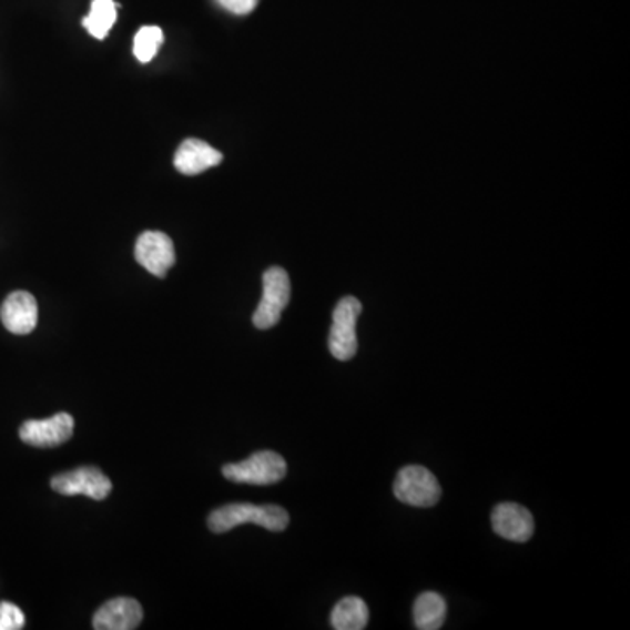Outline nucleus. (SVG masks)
Listing matches in <instances>:
<instances>
[{
    "instance_id": "obj_6",
    "label": "nucleus",
    "mask_w": 630,
    "mask_h": 630,
    "mask_svg": "<svg viewBox=\"0 0 630 630\" xmlns=\"http://www.w3.org/2000/svg\"><path fill=\"white\" fill-rule=\"evenodd\" d=\"M51 487H53L54 492L62 494V496L83 494V496L95 499V501L108 498L112 490L111 480L93 466L60 472L51 480Z\"/></svg>"
},
{
    "instance_id": "obj_4",
    "label": "nucleus",
    "mask_w": 630,
    "mask_h": 630,
    "mask_svg": "<svg viewBox=\"0 0 630 630\" xmlns=\"http://www.w3.org/2000/svg\"><path fill=\"white\" fill-rule=\"evenodd\" d=\"M363 305L354 296H345L333 312L332 332H329V353L338 362H348L357 353L356 323L362 315Z\"/></svg>"
},
{
    "instance_id": "obj_15",
    "label": "nucleus",
    "mask_w": 630,
    "mask_h": 630,
    "mask_svg": "<svg viewBox=\"0 0 630 630\" xmlns=\"http://www.w3.org/2000/svg\"><path fill=\"white\" fill-rule=\"evenodd\" d=\"M118 20V6L114 0H93L90 14L83 20L84 29L95 39L108 38Z\"/></svg>"
},
{
    "instance_id": "obj_3",
    "label": "nucleus",
    "mask_w": 630,
    "mask_h": 630,
    "mask_svg": "<svg viewBox=\"0 0 630 630\" xmlns=\"http://www.w3.org/2000/svg\"><path fill=\"white\" fill-rule=\"evenodd\" d=\"M291 298V281L286 270L272 266L263 275V298L253 315L257 329L274 328Z\"/></svg>"
},
{
    "instance_id": "obj_16",
    "label": "nucleus",
    "mask_w": 630,
    "mask_h": 630,
    "mask_svg": "<svg viewBox=\"0 0 630 630\" xmlns=\"http://www.w3.org/2000/svg\"><path fill=\"white\" fill-rule=\"evenodd\" d=\"M162 42L163 32L160 27H142L133 39V54L138 57L139 62L150 63L156 57Z\"/></svg>"
},
{
    "instance_id": "obj_14",
    "label": "nucleus",
    "mask_w": 630,
    "mask_h": 630,
    "mask_svg": "<svg viewBox=\"0 0 630 630\" xmlns=\"http://www.w3.org/2000/svg\"><path fill=\"white\" fill-rule=\"evenodd\" d=\"M369 611L362 598H344L332 613V627L336 630H362L368 626Z\"/></svg>"
},
{
    "instance_id": "obj_10",
    "label": "nucleus",
    "mask_w": 630,
    "mask_h": 630,
    "mask_svg": "<svg viewBox=\"0 0 630 630\" xmlns=\"http://www.w3.org/2000/svg\"><path fill=\"white\" fill-rule=\"evenodd\" d=\"M0 319L8 332L29 335L38 326V302L27 291H14L2 303Z\"/></svg>"
},
{
    "instance_id": "obj_5",
    "label": "nucleus",
    "mask_w": 630,
    "mask_h": 630,
    "mask_svg": "<svg viewBox=\"0 0 630 630\" xmlns=\"http://www.w3.org/2000/svg\"><path fill=\"white\" fill-rule=\"evenodd\" d=\"M394 496L405 505L417 508H431L441 498V486L438 478L423 466H407L399 469L394 481Z\"/></svg>"
},
{
    "instance_id": "obj_13",
    "label": "nucleus",
    "mask_w": 630,
    "mask_h": 630,
    "mask_svg": "<svg viewBox=\"0 0 630 630\" xmlns=\"http://www.w3.org/2000/svg\"><path fill=\"white\" fill-rule=\"evenodd\" d=\"M447 617V602L440 593H420L414 604L415 627L420 630H438Z\"/></svg>"
},
{
    "instance_id": "obj_1",
    "label": "nucleus",
    "mask_w": 630,
    "mask_h": 630,
    "mask_svg": "<svg viewBox=\"0 0 630 630\" xmlns=\"http://www.w3.org/2000/svg\"><path fill=\"white\" fill-rule=\"evenodd\" d=\"M256 524L268 531L281 532L289 526V515L283 506L233 502L209 515V529L216 535L228 532L242 524Z\"/></svg>"
},
{
    "instance_id": "obj_11",
    "label": "nucleus",
    "mask_w": 630,
    "mask_h": 630,
    "mask_svg": "<svg viewBox=\"0 0 630 630\" xmlns=\"http://www.w3.org/2000/svg\"><path fill=\"white\" fill-rule=\"evenodd\" d=\"M142 606L132 598H116L105 602L95 617L93 629L96 630H133L141 626Z\"/></svg>"
},
{
    "instance_id": "obj_18",
    "label": "nucleus",
    "mask_w": 630,
    "mask_h": 630,
    "mask_svg": "<svg viewBox=\"0 0 630 630\" xmlns=\"http://www.w3.org/2000/svg\"><path fill=\"white\" fill-rule=\"evenodd\" d=\"M217 4L230 11V13L244 17V14H250L251 11H254L257 0H217Z\"/></svg>"
},
{
    "instance_id": "obj_9",
    "label": "nucleus",
    "mask_w": 630,
    "mask_h": 630,
    "mask_svg": "<svg viewBox=\"0 0 630 630\" xmlns=\"http://www.w3.org/2000/svg\"><path fill=\"white\" fill-rule=\"evenodd\" d=\"M492 529L501 538L515 543H526L535 535L531 511L517 502H501L492 511Z\"/></svg>"
},
{
    "instance_id": "obj_17",
    "label": "nucleus",
    "mask_w": 630,
    "mask_h": 630,
    "mask_svg": "<svg viewBox=\"0 0 630 630\" xmlns=\"http://www.w3.org/2000/svg\"><path fill=\"white\" fill-rule=\"evenodd\" d=\"M26 627V614L11 602H0V630H20Z\"/></svg>"
},
{
    "instance_id": "obj_7",
    "label": "nucleus",
    "mask_w": 630,
    "mask_h": 630,
    "mask_svg": "<svg viewBox=\"0 0 630 630\" xmlns=\"http://www.w3.org/2000/svg\"><path fill=\"white\" fill-rule=\"evenodd\" d=\"M135 260L150 274L165 277L175 265L174 242L163 232H144L135 244Z\"/></svg>"
},
{
    "instance_id": "obj_2",
    "label": "nucleus",
    "mask_w": 630,
    "mask_h": 630,
    "mask_svg": "<svg viewBox=\"0 0 630 630\" xmlns=\"http://www.w3.org/2000/svg\"><path fill=\"white\" fill-rule=\"evenodd\" d=\"M287 465L283 456L277 453L253 454L250 459L235 463V465H226L223 468V475L226 480L235 481V484H250V486H272L286 477Z\"/></svg>"
},
{
    "instance_id": "obj_12",
    "label": "nucleus",
    "mask_w": 630,
    "mask_h": 630,
    "mask_svg": "<svg viewBox=\"0 0 630 630\" xmlns=\"http://www.w3.org/2000/svg\"><path fill=\"white\" fill-rule=\"evenodd\" d=\"M221 162L223 154L200 139H186L179 145L174 158L175 169L184 175L202 174L207 169L220 165Z\"/></svg>"
},
{
    "instance_id": "obj_8",
    "label": "nucleus",
    "mask_w": 630,
    "mask_h": 630,
    "mask_svg": "<svg viewBox=\"0 0 630 630\" xmlns=\"http://www.w3.org/2000/svg\"><path fill=\"white\" fill-rule=\"evenodd\" d=\"M74 433V419L71 414L60 411L50 419L27 420L20 427L21 441L32 447H59L65 444Z\"/></svg>"
}]
</instances>
